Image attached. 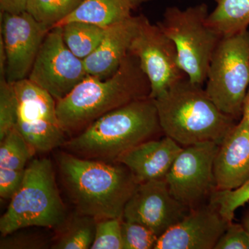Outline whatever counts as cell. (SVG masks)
Returning a JSON list of instances; mask_svg holds the SVG:
<instances>
[{
    "mask_svg": "<svg viewBox=\"0 0 249 249\" xmlns=\"http://www.w3.org/2000/svg\"><path fill=\"white\" fill-rule=\"evenodd\" d=\"M142 16H133L106 28L101 44L83 60L88 76L106 78L119 69L128 55L131 44L140 27Z\"/></svg>",
    "mask_w": 249,
    "mask_h": 249,
    "instance_id": "cell-16",
    "label": "cell"
},
{
    "mask_svg": "<svg viewBox=\"0 0 249 249\" xmlns=\"http://www.w3.org/2000/svg\"><path fill=\"white\" fill-rule=\"evenodd\" d=\"M66 222V209L59 193L53 163L46 158L31 160L22 185L0 218L1 235L28 227L58 229Z\"/></svg>",
    "mask_w": 249,
    "mask_h": 249,
    "instance_id": "cell-5",
    "label": "cell"
},
{
    "mask_svg": "<svg viewBox=\"0 0 249 249\" xmlns=\"http://www.w3.org/2000/svg\"><path fill=\"white\" fill-rule=\"evenodd\" d=\"M25 169L16 170L0 168V196L11 200L22 185Z\"/></svg>",
    "mask_w": 249,
    "mask_h": 249,
    "instance_id": "cell-29",
    "label": "cell"
},
{
    "mask_svg": "<svg viewBox=\"0 0 249 249\" xmlns=\"http://www.w3.org/2000/svg\"><path fill=\"white\" fill-rule=\"evenodd\" d=\"M96 219L77 214L58 236L52 248L56 249H88L91 248L96 232Z\"/></svg>",
    "mask_w": 249,
    "mask_h": 249,
    "instance_id": "cell-21",
    "label": "cell"
},
{
    "mask_svg": "<svg viewBox=\"0 0 249 249\" xmlns=\"http://www.w3.org/2000/svg\"><path fill=\"white\" fill-rule=\"evenodd\" d=\"M64 42L78 58L84 60L101 44L106 28L91 23L73 21L61 26Z\"/></svg>",
    "mask_w": 249,
    "mask_h": 249,
    "instance_id": "cell-20",
    "label": "cell"
},
{
    "mask_svg": "<svg viewBox=\"0 0 249 249\" xmlns=\"http://www.w3.org/2000/svg\"><path fill=\"white\" fill-rule=\"evenodd\" d=\"M242 118L247 121L249 124V87L246 95L245 103H244L243 114Z\"/></svg>",
    "mask_w": 249,
    "mask_h": 249,
    "instance_id": "cell-31",
    "label": "cell"
},
{
    "mask_svg": "<svg viewBox=\"0 0 249 249\" xmlns=\"http://www.w3.org/2000/svg\"><path fill=\"white\" fill-rule=\"evenodd\" d=\"M216 6L206 23L219 35L230 36L248 30L249 0H214Z\"/></svg>",
    "mask_w": 249,
    "mask_h": 249,
    "instance_id": "cell-19",
    "label": "cell"
},
{
    "mask_svg": "<svg viewBox=\"0 0 249 249\" xmlns=\"http://www.w3.org/2000/svg\"><path fill=\"white\" fill-rule=\"evenodd\" d=\"M124 249H155L159 236L137 222L122 221Z\"/></svg>",
    "mask_w": 249,
    "mask_h": 249,
    "instance_id": "cell-27",
    "label": "cell"
},
{
    "mask_svg": "<svg viewBox=\"0 0 249 249\" xmlns=\"http://www.w3.org/2000/svg\"><path fill=\"white\" fill-rule=\"evenodd\" d=\"M150 82L138 58L129 53L110 76H88L66 97L57 101V114L65 133H78L107 113L150 97Z\"/></svg>",
    "mask_w": 249,
    "mask_h": 249,
    "instance_id": "cell-2",
    "label": "cell"
},
{
    "mask_svg": "<svg viewBox=\"0 0 249 249\" xmlns=\"http://www.w3.org/2000/svg\"><path fill=\"white\" fill-rule=\"evenodd\" d=\"M123 218H107L96 221L94 240L91 249H124Z\"/></svg>",
    "mask_w": 249,
    "mask_h": 249,
    "instance_id": "cell-25",
    "label": "cell"
},
{
    "mask_svg": "<svg viewBox=\"0 0 249 249\" xmlns=\"http://www.w3.org/2000/svg\"><path fill=\"white\" fill-rule=\"evenodd\" d=\"M213 171L216 191H232L249 179V124L241 119L219 145Z\"/></svg>",
    "mask_w": 249,
    "mask_h": 249,
    "instance_id": "cell-15",
    "label": "cell"
},
{
    "mask_svg": "<svg viewBox=\"0 0 249 249\" xmlns=\"http://www.w3.org/2000/svg\"><path fill=\"white\" fill-rule=\"evenodd\" d=\"M209 6L200 3L180 9L168 6L157 23L177 47L179 65L191 81L204 85L216 47L222 38L206 23Z\"/></svg>",
    "mask_w": 249,
    "mask_h": 249,
    "instance_id": "cell-6",
    "label": "cell"
},
{
    "mask_svg": "<svg viewBox=\"0 0 249 249\" xmlns=\"http://www.w3.org/2000/svg\"><path fill=\"white\" fill-rule=\"evenodd\" d=\"M18 101L16 127L36 152L62 147L66 133L59 121L56 101L29 78L14 83Z\"/></svg>",
    "mask_w": 249,
    "mask_h": 249,
    "instance_id": "cell-8",
    "label": "cell"
},
{
    "mask_svg": "<svg viewBox=\"0 0 249 249\" xmlns=\"http://www.w3.org/2000/svg\"><path fill=\"white\" fill-rule=\"evenodd\" d=\"M218 147L213 142L183 147L165 177L171 194L188 209L209 202L216 191L213 165Z\"/></svg>",
    "mask_w": 249,
    "mask_h": 249,
    "instance_id": "cell-9",
    "label": "cell"
},
{
    "mask_svg": "<svg viewBox=\"0 0 249 249\" xmlns=\"http://www.w3.org/2000/svg\"><path fill=\"white\" fill-rule=\"evenodd\" d=\"M36 153L16 127L0 140V168L22 170Z\"/></svg>",
    "mask_w": 249,
    "mask_h": 249,
    "instance_id": "cell-22",
    "label": "cell"
},
{
    "mask_svg": "<svg viewBox=\"0 0 249 249\" xmlns=\"http://www.w3.org/2000/svg\"><path fill=\"white\" fill-rule=\"evenodd\" d=\"M18 101L14 83L0 77V140L16 127Z\"/></svg>",
    "mask_w": 249,
    "mask_h": 249,
    "instance_id": "cell-24",
    "label": "cell"
},
{
    "mask_svg": "<svg viewBox=\"0 0 249 249\" xmlns=\"http://www.w3.org/2000/svg\"><path fill=\"white\" fill-rule=\"evenodd\" d=\"M205 83V90L216 106L234 120L240 121L249 87V30L221 38Z\"/></svg>",
    "mask_w": 249,
    "mask_h": 249,
    "instance_id": "cell-7",
    "label": "cell"
},
{
    "mask_svg": "<svg viewBox=\"0 0 249 249\" xmlns=\"http://www.w3.org/2000/svg\"><path fill=\"white\" fill-rule=\"evenodd\" d=\"M183 147L170 137L142 142L124 154L116 163L127 167L139 183L164 180Z\"/></svg>",
    "mask_w": 249,
    "mask_h": 249,
    "instance_id": "cell-17",
    "label": "cell"
},
{
    "mask_svg": "<svg viewBox=\"0 0 249 249\" xmlns=\"http://www.w3.org/2000/svg\"><path fill=\"white\" fill-rule=\"evenodd\" d=\"M214 249H249V235L242 224L231 222Z\"/></svg>",
    "mask_w": 249,
    "mask_h": 249,
    "instance_id": "cell-28",
    "label": "cell"
},
{
    "mask_svg": "<svg viewBox=\"0 0 249 249\" xmlns=\"http://www.w3.org/2000/svg\"><path fill=\"white\" fill-rule=\"evenodd\" d=\"M163 135L186 147L220 144L238 121L223 113L202 85L188 77L153 98Z\"/></svg>",
    "mask_w": 249,
    "mask_h": 249,
    "instance_id": "cell-4",
    "label": "cell"
},
{
    "mask_svg": "<svg viewBox=\"0 0 249 249\" xmlns=\"http://www.w3.org/2000/svg\"><path fill=\"white\" fill-rule=\"evenodd\" d=\"M153 1L155 0H85L74 12L56 27L73 21H81L107 28L132 17L134 11Z\"/></svg>",
    "mask_w": 249,
    "mask_h": 249,
    "instance_id": "cell-18",
    "label": "cell"
},
{
    "mask_svg": "<svg viewBox=\"0 0 249 249\" xmlns=\"http://www.w3.org/2000/svg\"><path fill=\"white\" fill-rule=\"evenodd\" d=\"M85 0H29L27 11L37 22L50 28L70 16Z\"/></svg>",
    "mask_w": 249,
    "mask_h": 249,
    "instance_id": "cell-23",
    "label": "cell"
},
{
    "mask_svg": "<svg viewBox=\"0 0 249 249\" xmlns=\"http://www.w3.org/2000/svg\"><path fill=\"white\" fill-rule=\"evenodd\" d=\"M62 185L77 213L98 219L123 218L139 183L119 163L80 158L65 151L56 155Z\"/></svg>",
    "mask_w": 249,
    "mask_h": 249,
    "instance_id": "cell-1",
    "label": "cell"
},
{
    "mask_svg": "<svg viewBox=\"0 0 249 249\" xmlns=\"http://www.w3.org/2000/svg\"><path fill=\"white\" fill-rule=\"evenodd\" d=\"M210 201L217 206L229 222H232L235 211L249 201V179L237 189L214 191Z\"/></svg>",
    "mask_w": 249,
    "mask_h": 249,
    "instance_id": "cell-26",
    "label": "cell"
},
{
    "mask_svg": "<svg viewBox=\"0 0 249 249\" xmlns=\"http://www.w3.org/2000/svg\"><path fill=\"white\" fill-rule=\"evenodd\" d=\"M52 28L37 22L27 11L1 13V36L6 54L8 82L27 78L46 36Z\"/></svg>",
    "mask_w": 249,
    "mask_h": 249,
    "instance_id": "cell-12",
    "label": "cell"
},
{
    "mask_svg": "<svg viewBox=\"0 0 249 249\" xmlns=\"http://www.w3.org/2000/svg\"><path fill=\"white\" fill-rule=\"evenodd\" d=\"M242 224L249 235V209L245 213L243 217H242Z\"/></svg>",
    "mask_w": 249,
    "mask_h": 249,
    "instance_id": "cell-32",
    "label": "cell"
},
{
    "mask_svg": "<svg viewBox=\"0 0 249 249\" xmlns=\"http://www.w3.org/2000/svg\"><path fill=\"white\" fill-rule=\"evenodd\" d=\"M129 53L138 58L148 78L151 88L150 98H157L187 77L180 66L173 41L158 24H152L144 15Z\"/></svg>",
    "mask_w": 249,
    "mask_h": 249,
    "instance_id": "cell-10",
    "label": "cell"
},
{
    "mask_svg": "<svg viewBox=\"0 0 249 249\" xmlns=\"http://www.w3.org/2000/svg\"><path fill=\"white\" fill-rule=\"evenodd\" d=\"M160 134L155 101L147 97L101 116L62 147L80 158L114 163L131 149Z\"/></svg>",
    "mask_w": 249,
    "mask_h": 249,
    "instance_id": "cell-3",
    "label": "cell"
},
{
    "mask_svg": "<svg viewBox=\"0 0 249 249\" xmlns=\"http://www.w3.org/2000/svg\"><path fill=\"white\" fill-rule=\"evenodd\" d=\"M230 223L209 201L160 236L155 249H214Z\"/></svg>",
    "mask_w": 249,
    "mask_h": 249,
    "instance_id": "cell-14",
    "label": "cell"
},
{
    "mask_svg": "<svg viewBox=\"0 0 249 249\" xmlns=\"http://www.w3.org/2000/svg\"><path fill=\"white\" fill-rule=\"evenodd\" d=\"M29 0H0L1 13L17 14L27 11Z\"/></svg>",
    "mask_w": 249,
    "mask_h": 249,
    "instance_id": "cell-30",
    "label": "cell"
},
{
    "mask_svg": "<svg viewBox=\"0 0 249 249\" xmlns=\"http://www.w3.org/2000/svg\"><path fill=\"white\" fill-rule=\"evenodd\" d=\"M190 211L171 194L165 180H154L139 183L125 205L123 219L142 224L160 237Z\"/></svg>",
    "mask_w": 249,
    "mask_h": 249,
    "instance_id": "cell-13",
    "label": "cell"
},
{
    "mask_svg": "<svg viewBox=\"0 0 249 249\" xmlns=\"http://www.w3.org/2000/svg\"><path fill=\"white\" fill-rule=\"evenodd\" d=\"M84 61L72 53L62 37V28L49 30L27 78L58 101L88 77Z\"/></svg>",
    "mask_w": 249,
    "mask_h": 249,
    "instance_id": "cell-11",
    "label": "cell"
}]
</instances>
